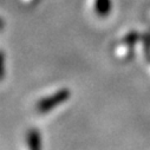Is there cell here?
<instances>
[{
	"instance_id": "cell-3",
	"label": "cell",
	"mask_w": 150,
	"mask_h": 150,
	"mask_svg": "<svg viewBox=\"0 0 150 150\" xmlns=\"http://www.w3.org/2000/svg\"><path fill=\"white\" fill-rule=\"evenodd\" d=\"M27 145L31 149H40L42 141H40V134L38 130L32 129L27 132Z\"/></svg>"
},
{
	"instance_id": "cell-2",
	"label": "cell",
	"mask_w": 150,
	"mask_h": 150,
	"mask_svg": "<svg viewBox=\"0 0 150 150\" xmlns=\"http://www.w3.org/2000/svg\"><path fill=\"white\" fill-rule=\"evenodd\" d=\"M112 7L111 0H95V11L98 16L105 17L110 13Z\"/></svg>"
},
{
	"instance_id": "cell-1",
	"label": "cell",
	"mask_w": 150,
	"mask_h": 150,
	"mask_svg": "<svg viewBox=\"0 0 150 150\" xmlns=\"http://www.w3.org/2000/svg\"><path fill=\"white\" fill-rule=\"evenodd\" d=\"M70 97V91L67 89H62L57 92H54L51 96H47L43 99H40L37 104V110L42 114L54 109L56 106H59L60 104H63L65 100H67Z\"/></svg>"
}]
</instances>
